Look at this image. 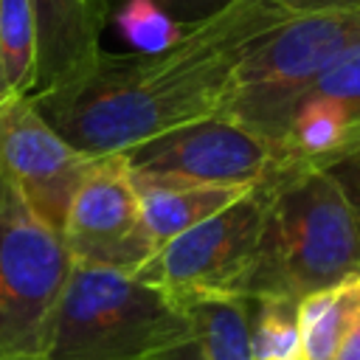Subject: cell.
<instances>
[{
    "label": "cell",
    "mask_w": 360,
    "mask_h": 360,
    "mask_svg": "<svg viewBox=\"0 0 360 360\" xmlns=\"http://www.w3.org/2000/svg\"><path fill=\"white\" fill-rule=\"evenodd\" d=\"M37 20V87L48 93L79 76L101 53L98 34L104 25L101 0H31Z\"/></svg>",
    "instance_id": "obj_10"
},
{
    "label": "cell",
    "mask_w": 360,
    "mask_h": 360,
    "mask_svg": "<svg viewBox=\"0 0 360 360\" xmlns=\"http://www.w3.org/2000/svg\"><path fill=\"white\" fill-rule=\"evenodd\" d=\"M6 98H11V96L6 93V84H3V73H0V104H3Z\"/></svg>",
    "instance_id": "obj_23"
},
{
    "label": "cell",
    "mask_w": 360,
    "mask_h": 360,
    "mask_svg": "<svg viewBox=\"0 0 360 360\" xmlns=\"http://www.w3.org/2000/svg\"><path fill=\"white\" fill-rule=\"evenodd\" d=\"M191 340L183 307L132 273L73 264L42 360H160Z\"/></svg>",
    "instance_id": "obj_3"
},
{
    "label": "cell",
    "mask_w": 360,
    "mask_h": 360,
    "mask_svg": "<svg viewBox=\"0 0 360 360\" xmlns=\"http://www.w3.org/2000/svg\"><path fill=\"white\" fill-rule=\"evenodd\" d=\"M163 11H169L177 22L183 25H197L211 20L214 14H219L222 8H228L233 0H155Z\"/></svg>",
    "instance_id": "obj_19"
},
{
    "label": "cell",
    "mask_w": 360,
    "mask_h": 360,
    "mask_svg": "<svg viewBox=\"0 0 360 360\" xmlns=\"http://www.w3.org/2000/svg\"><path fill=\"white\" fill-rule=\"evenodd\" d=\"M73 259L0 174V360H42Z\"/></svg>",
    "instance_id": "obj_5"
},
{
    "label": "cell",
    "mask_w": 360,
    "mask_h": 360,
    "mask_svg": "<svg viewBox=\"0 0 360 360\" xmlns=\"http://www.w3.org/2000/svg\"><path fill=\"white\" fill-rule=\"evenodd\" d=\"M180 307L191 323V340L202 349L208 360H253L250 298L214 295V298H191L183 301Z\"/></svg>",
    "instance_id": "obj_12"
},
{
    "label": "cell",
    "mask_w": 360,
    "mask_h": 360,
    "mask_svg": "<svg viewBox=\"0 0 360 360\" xmlns=\"http://www.w3.org/2000/svg\"><path fill=\"white\" fill-rule=\"evenodd\" d=\"M160 360H208L205 354H202V349L194 343V340H188V343H183V346H177L174 352H169V354H163Z\"/></svg>",
    "instance_id": "obj_22"
},
{
    "label": "cell",
    "mask_w": 360,
    "mask_h": 360,
    "mask_svg": "<svg viewBox=\"0 0 360 360\" xmlns=\"http://www.w3.org/2000/svg\"><path fill=\"white\" fill-rule=\"evenodd\" d=\"M357 39L360 14H309L287 20L242 56L222 115L278 146L298 101Z\"/></svg>",
    "instance_id": "obj_4"
},
{
    "label": "cell",
    "mask_w": 360,
    "mask_h": 360,
    "mask_svg": "<svg viewBox=\"0 0 360 360\" xmlns=\"http://www.w3.org/2000/svg\"><path fill=\"white\" fill-rule=\"evenodd\" d=\"M307 96H318V98H329L335 104L343 107V112L349 115L352 124V141L349 149L360 146V39L352 42L312 84V90ZM304 96V98H307ZM346 149V152H349Z\"/></svg>",
    "instance_id": "obj_17"
},
{
    "label": "cell",
    "mask_w": 360,
    "mask_h": 360,
    "mask_svg": "<svg viewBox=\"0 0 360 360\" xmlns=\"http://www.w3.org/2000/svg\"><path fill=\"white\" fill-rule=\"evenodd\" d=\"M335 360H360V312L354 315V321H352V326H349Z\"/></svg>",
    "instance_id": "obj_21"
},
{
    "label": "cell",
    "mask_w": 360,
    "mask_h": 360,
    "mask_svg": "<svg viewBox=\"0 0 360 360\" xmlns=\"http://www.w3.org/2000/svg\"><path fill=\"white\" fill-rule=\"evenodd\" d=\"M90 163L93 158L68 143L28 96H11L0 104V174L56 233L65 231Z\"/></svg>",
    "instance_id": "obj_9"
},
{
    "label": "cell",
    "mask_w": 360,
    "mask_h": 360,
    "mask_svg": "<svg viewBox=\"0 0 360 360\" xmlns=\"http://www.w3.org/2000/svg\"><path fill=\"white\" fill-rule=\"evenodd\" d=\"M360 312V276L298 301L301 360H335L354 315Z\"/></svg>",
    "instance_id": "obj_13"
},
{
    "label": "cell",
    "mask_w": 360,
    "mask_h": 360,
    "mask_svg": "<svg viewBox=\"0 0 360 360\" xmlns=\"http://www.w3.org/2000/svg\"><path fill=\"white\" fill-rule=\"evenodd\" d=\"M127 166L135 177H166L205 186H259L281 166V149L239 121L217 112L160 132L129 152Z\"/></svg>",
    "instance_id": "obj_7"
},
{
    "label": "cell",
    "mask_w": 360,
    "mask_h": 360,
    "mask_svg": "<svg viewBox=\"0 0 360 360\" xmlns=\"http://www.w3.org/2000/svg\"><path fill=\"white\" fill-rule=\"evenodd\" d=\"M250 346L253 360H301L298 301L267 295L250 298Z\"/></svg>",
    "instance_id": "obj_15"
},
{
    "label": "cell",
    "mask_w": 360,
    "mask_h": 360,
    "mask_svg": "<svg viewBox=\"0 0 360 360\" xmlns=\"http://www.w3.org/2000/svg\"><path fill=\"white\" fill-rule=\"evenodd\" d=\"M62 239L73 264L138 273L152 259L155 245L124 155L93 158L70 202Z\"/></svg>",
    "instance_id": "obj_8"
},
{
    "label": "cell",
    "mask_w": 360,
    "mask_h": 360,
    "mask_svg": "<svg viewBox=\"0 0 360 360\" xmlns=\"http://www.w3.org/2000/svg\"><path fill=\"white\" fill-rule=\"evenodd\" d=\"M340 188V194L346 197L352 214H354V222H357V231H360V146L338 155L335 160L323 163L321 166Z\"/></svg>",
    "instance_id": "obj_18"
},
{
    "label": "cell",
    "mask_w": 360,
    "mask_h": 360,
    "mask_svg": "<svg viewBox=\"0 0 360 360\" xmlns=\"http://www.w3.org/2000/svg\"><path fill=\"white\" fill-rule=\"evenodd\" d=\"M264 211L267 180L245 191L219 214L158 248L132 276L163 290L177 304L214 295L245 298L259 253Z\"/></svg>",
    "instance_id": "obj_6"
},
{
    "label": "cell",
    "mask_w": 360,
    "mask_h": 360,
    "mask_svg": "<svg viewBox=\"0 0 360 360\" xmlns=\"http://www.w3.org/2000/svg\"><path fill=\"white\" fill-rule=\"evenodd\" d=\"M360 276V231L338 183L307 163L267 177V211L245 298H307Z\"/></svg>",
    "instance_id": "obj_2"
},
{
    "label": "cell",
    "mask_w": 360,
    "mask_h": 360,
    "mask_svg": "<svg viewBox=\"0 0 360 360\" xmlns=\"http://www.w3.org/2000/svg\"><path fill=\"white\" fill-rule=\"evenodd\" d=\"M112 25L135 53H163L174 48L191 28L177 22L155 0H121L112 14Z\"/></svg>",
    "instance_id": "obj_16"
},
{
    "label": "cell",
    "mask_w": 360,
    "mask_h": 360,
    "mask_svg": "<svg viewBox=\"0 0 360 360\" xmlns=\"http://www.w3.org/2000/svg\"><path fill=\"white\" fill-rule=\"evenodd\" d=\"M135 177V174H132ZM141 214L146 233L158 248L172 242L174 236L191 231L194 225L205 222L208 217L219 214L231 202H236L248 188L239 186H205L188 180H166V177H135Z\"/></svg>",
    "instance_id": "obj_11"
},
{
    "label": "cell",
    "mask_w": 360,
    "mask_h": 360,
    "mask_svg": "<svg viewBox=\"0 0 360 360\" xmlns=\"http://www.w3.org/2000/svg\"><path fill=\"white\" fill-rule=\"evenodd\" d=\"M287 20L270 0H233L163 53H98L70 82L28 98L87 158L124 155L222 112L242 56Z\"/></svg>",
    "instance_id": "obj_1"
},
{
    "label": "cell",
    "mask_w": 360,
    "mask_h": 360,
    "mask_svg": "<svg viewBox=\"0 0 360 360\" xmlns=\"http://www.w3.org/2000/svg\"><path fill=\"white\" fill-rule=\"evenodd\" d=\"M0 73L8 96L37 87V20L31 0H0Z\"/></svg>",
    "instance_id": "obj_14"
},
{
    "label": "cell",
    "mask_w": 360,
    "mask_h": 360,
    "mask_svg": "<svg viewBox=\"0 0 360 360\" xmlns=\"http://www.w3.org/2000/svg\"><path fill=\"white\" fill-rule=\"evenodd\" d=\"M290 17L309 14H360V0H270Z\"/></svg>",
    "instance_id": "obj_20"
}]
</instances>
